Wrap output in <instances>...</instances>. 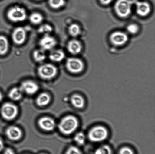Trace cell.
<instances>
[{
    "mask_svg": "<svg viewBox=\"0 0 155 154\" xmlns=\"http://www.w3.org/2000/svg\"><path fill=\"white\" fill-rule=\"evenodd\" d=\"M26 32L22 27L15 28L12 34V39L14 43L17 45H22L26 38Z\"/></svg>",
    "mask_w": 155,
    "mask_h": 154,
    "instance_id": "30bf717a",
    "label": "cell"
},
{
    "mask_svg": "<svg viewBox=\"0 0 155 154\" xmlns=\"http://www.w3.org/2000/svg\"><path fill=\"white\" fill-rule=\"evenodd\" d=\"M51 101V97L48 93H41L36 99V104L39 106H45L48 105Z\"/></svg>",
    "mask_w": 155,
    "mask_h": 154,
    "instance_id": "ac0fdd59",
    "label": "cell"
},
{
    "mask_svg": "<svg viewBox=\"0 0 155 154\" xmlns=\"http://www.w3.org/2000/svg\"><path fill=\"white\" fill-rule=\"evenodd\" d=\"M132 4L130 0H117L114 7L116 14L120 17H127L131 13Z\"/></svg>",
    "mask_w": 155,
    "mask_h": 154,
    "instance_id": "3957f363",
    "label": "cell"
},
{
    "mask_svg": "<svg viewBox=\"0 0 155 154\" xmlns=\"http://www.w3.org/2000/svg\"><path fill=\"white\" fill-rule=\"evenodd\" d=\"M4 154H15V153L12 149L7 148L4 151Z\"/></svg>",
    "mask_w": 155,
    "mask_h": 154,
    "instance_id": "1f68e13d",
    "label": "cell"
},
{
    "mask_svg": "<svg viewBox=\"0 0 155 154\" xmlns=\"http://www.w3.org/2000/svg\"><path fill=\"white\" fill-rule=\"evenodd\" d=\"M37 1H39V0H37Z\"/></svg>",
    "mask_w": 155,
    "mask_h": 154,
    "instance_id": "d590c367",
    "label": "cell"
},
{
    "mask_svg": "<svg viewBox=\"0 0 155 154\" xmlns=\"http://www.w3.org/2000/svg\"><path fill=\"white\" fill-rule=\"evenodd\" d=\"M17 107L13 104L6 103L2 107L1 114L3 118L7 120H13L18 114Z\"/></svg>",
    "mask_w": 155,
    "mask_h": 154,
    "instance_id": "8992f818",
    "label": "cell"
},
{
    "mask_svg": "<svg viewBox=\"0 0 155 154\" xmlns=\"http://www.w3.org/2000/svg\"><path fill=\"white\" fill-rule=\"evenodd\" d=\"M38 74L43 79H52L55 77L58 72L56 66L50 63H47L39 66L38 69Z\"/></svg>",
    "mask_w": 155,
    "mask_h": 154,
    "instance_id": "5b68a950",
    "label": "cell"
},
{
    "mask_svg": "<svg viewBox=\"0 0 155 154\" xmlns=\"http://www.w3.org/2000/svg\"><path fill=\"white\" fill-rule=\"evenodd\" d=\"M79 126L78 120L75 116L68 115L64 118L59 124L61 132L65 135H70L76 130Z\"/></svg>",
    "mask_w": 155,
    "mask_h": 154,
    "instance_id": "6da1fadb",
    "label": "cell"
},
{
    "mask_svg": "<svg viewBox=\"0 0 155 154\" xmlns=\"http://www.w3.org/2000/svg\"><path fill=\"white\" fill-rule=\"evenodd\" d=\"M134 1H137V0H134Z\"/></svg>",
    "mask_w": 155,
    "mask_h": 154,
    "instance_id": "8d00e7d4",
    "label": "cell"
},
{
    "mask_svg": "<svg viewBox=\"0 0 155 154\" xmlns=\"http://www.w3.org/2000/svg\"><path fill=\"white\" fill-rule=\"evenodd\" d=\"M30 22L35 25H38L41 23L43 20V17L38 13H33L29 17Z\"/></svg>",
    "mask_w": 155,
    "mask_h": 154,
    "instance_id": "7402d4cb",
    "label": "cell"
},
{
    "mask_svg": "<svg viewBox=\"0 0 155 154\" xmlns=\"http://www.w3.org/2000/svg\"><path fill=\"white\" fill-rule=\"evenodd\" d=\"M109 39L112 44L116 46H121L127 43L128 37L124 32L116 31L110 34Z\"/></svg>",
    "mask_w": 155,
    "mask_h": 154,
    "instance_id": "ba28073f",
    "label": "cell"
},
{
    "mask_svg": "<svg viewBox=\"0 0 155 154\" xmlns=\"http://www.w3.org/2000/svg\"><path fill=\"white\" fill-rule=\"evenodd\" d=\"M118 154H134L131 149L128 147H124L120 149Z\"/></svg>",
    "mask_w": 155,
    "mask_h": 154,
    "instance_id": "f546056e",
    "label": "cell"
},
{
    "mask_svg": "<svg viewBox=\"0 0 155 154\" xmlns=\"http://www.w3.org/2000/svg\"><path fill=\"white\" fill-rule=\"evenodd\" d=\"M93 154H112V150L110 146L103 145L97 148Z\"/></svg>",
    "mask_w": 155,
    "mask_h": 154,
    "instance_id": "cb8c5ba5",
    "label": "cell"
},
{
    "mask_svg": "<svg viewBox=\"0 0 155 154\" xmlns=\"http://www.w3.org/2000/svg\"><path fill=\"white\" fill-rule=\"evenodd\" d=\"M66 66L67 70L71 73L78 74L83 71L84 64L80 59L70 58L67 60Z\"/></svg>",
    "mask_w": 155,
    "mask_h": 154,
    "instance_id": "52a82bcc",
    "label": "cell"
},
{
    "mask_svg": "<svg viewBox=\"0 0 155 154\" xmlns=\"http://www.w3.org/2000/svg\"><path fill=\"white\" fill-rule=\"evenodd\" d=\"M64 52L61 50H56L50 53L49 58L53 61L59 62L62 61L64 58Z\"/></svg>",
    "mask_w": 155,
    "mask_h": 154,
    "instance_id": "e0dca14e",
    "label": "cell"
},
{
    "mask_svg": "<svg viewBox=\"0 0 155 154\" xmlns=\"http://www.w3.org/2000/svg\"><path fill=\"white\" fill-rule=\"evenodd\" d=\"M53 31L52 27L48 24H44L41 25L38 29V31L41 34H48V33L51 32Z\"/></svg>",
    "mask_w": 155,
    "mask_h": 154,
    "instance_id": "484cf974",
    "label": "cell"
},
{
    "mask_svg": "<svg viewBox=\"0 0 155 154\" xmlns=\"http://www.w3.org/2000/svg\"><path fill=\"white\" fill-rule=\"evenodd\" d=\"M127 31L129 33L132 34H137L139 31V28L137 25L135 24H131L127 26Z\"/></svg>",
    "mask_w": 155,
    "mask_h": 154,
    "instance_id": "83f0119b",
    "label": "cell"
},
{
    "mask_svg": "<svg viewBox=\"0 0 155 154\" xmlns=\"http://www.w3.org/2000/svg\"><path fill=\"white\" fill-rule=\"evenodd\" d=\"M20 88L23 92H25L29 95H33L38 91L39 87L37 84L33 81H26L22 83Z\"/></svg>",
    "mask_w": 155,
    "mask_h": 154,
    "instance_id": "8fae6325",
    "label": "cell"
},
{
    "mask_svg": "<svg viewBox=\"0 0 155 154\" xmlns=\"http://www.w3.org/2000/svg\"><path fill=\"white\" fill-rule=\"evenodd\" d=\"M4 149V144L2 139L0 138V152H1Z\"/></svg>",
    "mask_w": 155,
    "mask_h": 154,
    "instance_id": "d6a6232c",
    "label": "cell"
},
{
    "mask_svg": "<svg viewBox=\"0 0 155 154\" xmlns=\"http://www.w3.org/2000/svg\"><path fill=\"white\" fill-rule=\"evenodd\" d=\"M48 154L44 153H41V154Z\"/></svg>",
    "mask_w": 155,
    "mask_h": 154,
    "instance_id": "e575fe53",
    "label": "cell"
},
{
    "mask_svg": "<svg viewBox=\"0 0 155 154\" xmlns=\"http://www.w3.org/2000/svg\"><path fill=\"white\" fill-rule=\"evenodd\" d=\"M65 4V0H48L50 7L54 9L60 8L64 6Z\"/></svg>",
    "mask_w": 155,
    "mask_h": 154,
    "instance_id": "d4e9b609",
    "label": "cell"
},
{
    "mask_svg": "<svg viewBox=\"0 0 155 154\" xmlns=\"http://www.w3.org/2000/svg\"><path fill=\"white\" fill-rule=\"evenodd\" d=\"M99 1L102 4L104 5H107L110 4L112 2V0H99Z\"/></svg>",
    "mask_w": 155,
    "mask_h": 154,
    "instance_id": "4dcf8cb0",
    "label": "cell"
},
{
    "mask_svg": "<svg viewBox=\"0 0 155 154\" xmlns=\"http://www.w3.org/2000/svg\"><path fill=\"white\" fill-rule=\"evenodd\" d=\"M108 136L107 130L104 127L97 126L93 127L88 134L90 141L93 143H100L105 140Z\"/></svg>",
    "mask_w": 155,
    "mask_h": 154,
    "instance_id": "7a4b0ae2",
    "label": "cell"
},
{
    "mask_svg": "<svg viewBox=\"0 0 155 154\" xmlns=\"http://www.w3.org/2000/svg\"><path fill=\"white\" fill-rule=\"evenodd\" d=\"M68 32L72 37H76L80 35L81 33L80 27L77 24H71L68 28Z\"/></svg>",
    "mask_w": 155,
    "mask_h": 154,
    "instance_id": "603a6c76",
    "label": "cell"
},
{
    "mask_svg": "<svg viewBox=\"0 0 155 154\" xmlns=\"http://www.w3.org/2000/svg\"><path fill=\"white\" fill-rule=\"evenodd\" d=\"M6 133L8 138L13 141L19 140L22 136L21 130L17 127L15 126L9 127L6 130Z\"/></svg>",
    "mask_w": 155,
    "mask_h": 154,
    "instance_id": "5bb4252c",
    "label": "cell"
},
{
    "mask_svg": "<svg viewBox=\"0 0 155 154\" xmlns=\"http://www.w3.org/2000/svg\"><path fill=\"white\" fill-rule=\"evenodd\" d=\"M136 7L137 13L140 16H146L151 11L150 5L146 2H136Z\"/></svg>",
    "mask_w": 155,
    "mask_h": 154,
    "instance_id": "4fadbf2b",
    "label": "cell"
},
{
    "mask_svg": "<svg viewBox=\"0 0 155 154\" xmlns=\"http://www.w3.org/2000/svg\"><path fill=\"white\" fill-rule=\"evenodd\" d=\"M71 102L75 108H82L85 105V101L84 98L80 95L74 94L71 98Z\"/></svg>",
    "mask_w": 155,
    "mask_h": 154,
    "instance_id": "2e32d148",
    "label": "cell"
},
{
    "mask_svg": "<svg viewBox=\"0 0 155 154\" xmlns=\"http://www.w3.org/2000/svg\"><path fill=\"white\" fill-rule=\"evenodd\" d=\"M82 46L81 43L76 40L70 41L68 43L67 49L69 52L73 55H76L81 52Z\"/></svg>",
    "mask_w": 155,
    "mask_h": 154,
    "instance_id": "9a60e30c",
    "label": "cell"
},
{
    "mask_svg": "<svg viewBox=\"0 0 155 154\" xmlns=\"http://www.w3.org/2000/svg\"><path fill=\"white\" fill-rule=\"evenodd\" d=\"M65 154H83L81 151L75 146H71L68 148Z\"/></svg>",
    "mask_w": 155,
    "mask_h": 154,
    "instance_id": "f1b7e54d",
    "label": "cell"
},
{
    "mask_svg": "<svg viewBox=\"0 0 155 154\" xmlns=\"http://www.w3.org/2000/svg\"><path fill=\"white\" fill-rule=\"evenodd\" d=\"M74 140L79 145H83L86 141V137L83 132H78L75 135Z\"/></svg>",
    "mask_w": 155,
    "mask_h": 154,
    "instance_id": "4316f807",
    "label": "cell"
},
{
    "mask_svg": "<svg viewBox=\"0 0 155 154\" xmlns=\"http://www.w3.org/2000/svg\"><path fill=\"white\" fill-rule=\"evenodd\" d=\"M23 91L20 87L12 89L9 93V97L13 101L19 100L22 97Z\"/></svg>",
    "mask_w": 155,
    "mask_h": 154,
    "instance_id": "ffe728a7",
    "label": "cell"
},
{
    "mask_svg": "<svg viewBox=\"0 0 155 154\" xmlns=\"http://www.w3.org/2000/svg\"><path fill=\"white\" fill-rule=\"evenodd\" d=\"M39 44L43 50H50L57 44V41L54 37L48 34H45L39 42Z\"/></svg>",
    "mask_w": 155,
    "mask_h": 154,
    "instance_id": "9c48e42d",
    "label": "cell"
},
{
    "mask_svg": "<svg viewBox=\"0 0 155 154\" xmlns=\"http://www.w3.org/2000/svg\"><path fill=\"white\" fill-rule=\"evenodd\" d=\"M38 124L42 129L48 131L53 130L55 126L54 120L48 117H42L39 119Z\"/></svg>",
    "mask_w": 155,
    "mask_h": 154,
    "instance_id": "7c38bea8",
    "label": "cell"
},
{
    "mask_svg": "<svg viewBox=\"0 0 155 154\" xmlns=\"http://www.w3.org/2000/svg\"><path fill=\"white\" fill-rule=\"evenodd\" d=\"M9 49V42L5 36H0V55H4Z\"/></svg>",
    "mask_w": 155,
    "mask_h": 154,
    "instance_id": "d6986e66",
    "label": "cell"
},
{
    "mask_svg": "<svg viewBox=\"0 0 155 154\" xmlns=\"http://www.w3.org/2000/svg\"><path fill=\"white\" fill-rule=\"evenodd\" d=\"M3 98V96L2 94V93H1V92H0V102H1Z\"/></svg>",
    "mask_w": 155,
    "mask_h": 154,
    "instance_id": "836d02e7",
    "label": "cell"
},
{
    "mask_svg": "<svg viewBox=\"0 0 155 154\" xmlns=\"http://www.w3.org/2000/svg\"><path fill=\"white\" fill-rule=\"evenodd\" d=\"M33 55L34 60L37 62H42L46 58L45 52L42 49H37L34 51Z\"/></svg>",
    "mask_w": 155,
    "mask_h": 154,
    "instance_id": "44dd1931",
    "label": "cell"
},
{
    "mask_svg": "<svg viewBox=\"0 0 155 154\" xmlns=\"http://www.w3.org/2000/svg\"><path fill=\"white\" fill-rule=\"evenodd\" d=\"M7 17L9 20L12 22H22L27 19V12L23 8L15 6L7 11Z\"/></svg>",
    "mask_w": 155,
    "mask_h": 154,
    "instance_id": "277c9868",
    "label": "cell"
}]
</instances>
